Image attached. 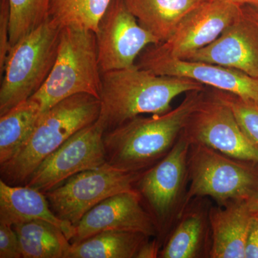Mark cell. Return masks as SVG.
<instances>
[{"label":"cell","mask_w":258,"mask_h":258,"mask_svg":"<svg viewBox=\"0 0 258 258\" xmlns=\"http://www.w3.org/2000/svg\"><path fill=\"white\" fill-rule=\"evenodd\" d=\"M24 258H69L71 241L59 227L45 221L13 226Z\"/></svg>","instance_id":"21"},{"label":"cell","mask_w":258,"mask_h":258,"mask_svg":"<svg viewBox=\"0 0 258 258\" xmlns=\"http://www.w3.org/2000/svg\"><path fill=\"white\" fill-rule=\"evenodd\" d=\"M186 60L225 66L258 79V8L241 6L235 18L215 41Z\"/></svg>","instance_id":"13"},{"label":"cell","mask_w":258,"mask_h":258,"mask_svg":"<svg viewBox=\"0 0 258 258\" xmlns=\"http://www.w3.org/2000/svg\"><path fill=\"white\" fill-rule=\"evenodd\" d=\"M196 91H205V86L187 78L157 75L137 64L103 72L98 120L106 132L139 115L170 111L174 98Z\"/></svg>","instance_id":"2"},{"label":"cell","mask_w":258,"mask_h":258,"mask_svg":"<svg viewBox=\"0 0 258 258\" xmlns=\"http://www.w3.org/2000/svg\"><path fill=\"white\" fill-rule=\"evenodd\" d=\"M101 101L81 93L62 100L40 115L26 145L1 165L2 179L8 184H25L39 164L81 129L99 118Z\"/></svg>","instance_id":"3"},{"label":"cell","mask_w":258,"mask_h":258,"mask_svg":"<svg viewBox=\"0 0 258 258\" xmlns=\"http://www.w3.org/2000/svg\"><path fill=\"white\" fill-rule=\"evenodd\" d=\"M249 209L252 213L258 215V189L254 195L247 201Z\"/></svg>","instance_id":"30"},{"label":"cell","mask_w":258,"mask_h":258,"mask_svg":"<svg viewBox=\"0 0 258 258\" xmlns=\"http://www.w3.org/2000/svg\"><path fill=\"white\" fill-rule=\"evenodd\" d=\"M37 220L59 227L70 241L74 237L75 226L55 215L45 194L25 185L13 186L0 180V222L14 226Z\"/></svg>","instance_id":"18"},{"label":"cell","mask_w":258,"mask_h":258,"mask_svg":"<svg viewBox=\"0 0 258 258\" xmlns=\"http://www.w3.org/2000/svg\"><path fill=\"white\" fill-rule=\"evenodd\" d=\"M150 237L139 232L107 230L72 244L69 258H136Z\"/></svg>","instance_id":"22"},{"label":"cell","mask_w":258,"mask_h":258,"mask_svg":"<svg viewBox=\"0 0 258 258\" xmlns=\"http://www.w3.org/2000/svg\"><path fill=\"white\" fill-rule=\"evenodd\" d=\"M212 93L232 110L244 133L258 147V104L219 90Z\"/></svg>","instance_id":"25"},{"label":"cell","mask_w":258,"mask_h":258,"mask_svg":"<svg viewBox=\"0 0 258 258\" xmlns=\"http://www.w3.org/2000/svg\"><path fill=\"white\" fill-rule=\"evenodd\" d=\"M136 64L160 76L187 78L258 104V79L238 70L159 55L149 47L139 56Z\"/></svg>","instance_id":"12"},{"label":"cell","mask_w":258,"mask_h":258,"mask_svg":"<svg viewBox=\"0 0 258 258\" xmlns=\"http://www.w3.org/2000/svg\"><path fill=\"white\" fill-rule=\"evenodd\" d=\"M102 72L96 32L69 25L61 31L55 64L43 86L31 97L42 113L74 95H91L99 99Z\"/></svg>","instance_id":"4"},{"label":"cell","mask_w":258,"mask_h":258,"mask_svg":"<svg viewBox=\"0 0 258 258\" xmlns=\"http://www.w3.org/2000/svg\"><path fill=\"white\" fill-rule=\"evenodd\" d=\"M10 11L9 0H0V76L4 74L5 64L12 49L10 40Z\"/></svg>","instance_id":"26"},{"label":"cell","mask_w":258,"mask_h":258,"mask_svg":"<svg viewBox=\"0 0 258 258\" xmlns=\"http://www.w3.org/2000/svg\"><path fill=\"white\" fill-rule=\"evenodd\" d=\"M105 132L98 120L80 130L39 164L25 186L45 193L75 174L104 164Z\"/></svg>","instance_id":"10"},{"label":"cell","mask_w":258,"mask_h":258,"mask_svg":"<svg viewBox=\"0 0 258 258\" xmlns=\"http://www.w3.org/2000/svg\"><path fill=\"white\" fill-rule=\"evenodd\" d=\"M255 164L190 144L186 207L195 198H210L220 206L247 201L258 189Z\"/></svg>","instance_id":"6"},{"label":"cell","mask_w":258,"mask_h":258,"mask_svg":"<svg viewBox=\"0 0 258 258\" xmlns=\"http://www.w3.org/2000/svg\"><path fill=\"white\" fill-rule=\"evenodd\" d=\"M206 0H124L142 28L165 42L180 23Z\"/></svg>","instance_id":"19"},{"label":"cell","mask_w":258,"mask_h":258,"mask_svg":"<svg viewBox=\"0 0 258 258\" xmlns=\"http://www.w3.org/2000/svg\"><path fill=\"white\" fill-rule=\"evenodd\" d=\"M253 213L247 201L210 208L211 258H245Z\"/></svg>","instance_id":"16"},{"label":"cell","mask_w":258,"mask_h":258,"mask_svg":"<svg viewBox=\"0 0 258 258\" xmlns=\"http://www.w3.org/2000/svg\"><path fill=\"white\" fill-rule=\"evenodd\" d=\"M224 1L228 2L232 4L239 5V6L251 5V6L258 8V0H224Z\"/></svg>","instance_id":"31"},{"label":"cell","mask_w":258,"mask_h":258,"mask_svg":"<svg viewBox=\"0 0 258 258\" xmlns=\"http://www.w3.org/2000/svg\"><path fill=\"white\" fill-rule=\"evenodd\" d=\"M224 0H206L181 21L165 42L149 46L159 55L186 60L221 35L240 9Z\"/></svg>","instance_id":"14"},{"label":"cell","mask_w":258,"mask_h":258,"mask_svg":"<svg viewBox=\"0 0 258 258\" xmlns=\"http://www.w3.org/2000/svg\"><path fill=\"white\" fill-rule=\"evenodd\" d=\"M41 113L39 103L30 98L0 115V165L13 159L26 145Z\"/></svg>","instance_id":"20"},{"label":"cell","mask_w":258,"mask_h":258,"mask_svg":"<svg viewBox=\"0 0 258 258\" xmlns=\"http://www.w3.org/2000/svg\"><path fill=\"white\" fill-rule=\"evenodd\" d=\"M157 240L146 241L139 249L136 258H156L159 257V244Z\"/></svg>","instance_id":"29"},{"label":"cell","mask_w":258,"mask_h":258,"mask_svg":"<svg viewBox=\"0 0 258 258\" xmlns=\"http://www.w3.org/2000/svg\"><path fill=\"white\" fill-rule=\"evenodd\" d=\"M141 174L120 170L106 162L75 174L44 194L55 215L75 226L106 199L135 189Z\"/></svg>","instance_id":"8"},{"label":"cell","mask_w":258,"mask_h":258,"mask_svg":"<svg viewBox=\"0 0 258 258\" xmlns=\"http://www.w3.org/2000/svg\"><path fill=\"white\" fill-rule=\"evenodd\" d=\"M101 72L128 69L147 47L159 40L141 26L124 0H111L96 32Z\"/></svg>","instance_id":"11"},{"label":"cell","mask_w":258,"mask_h":258,"mask_svg":"<svg viewBox=\"0 0 258 258\" xmlns=\"http://www.w3.org/2000/svg\"><path fill=\"white\" fill-rule=\"evenodd\" d=\"M255 8H256V7H255Z\"/></svg>","instance_id":"32"},{"label":"cell","mask_w":258,"mask_h":258,"mask_svg":"<svg viewBox=\"0 0 258 258\" xmlns=\"http://www.w3.org/2000/svg\"><path fill=\"white\" fill-rule=\"evenodd\" d=\"M199 198L191 200L175 222L164 247L161 258L210 257L211 248L209 211Z\"/></svg>","instance_id":"17"},{"label":"cell","mask_w":258,"mask_h":258,"mask_svg":"<svg viewBox=\"0 0 258 258\" xmlns=\"http://www.w3.org/2000/svg\"><path fill=\"white\" fill-rule=\"evenodd\" d=\"M51 0H9L12 47L50 19Z\"/></svg>","instance_id":"24"},{"label":"cell","mask_w":258,"mask_h":258,"mask_svg":"<svg viewBox=\"0 0 258 258\" xmlns=\"http://www.w3.org/2000/svg\"><path fill=\"white\" fill-rule=\"evenodd\" d=\"M205 91L186 93L174 109L150 117L139 115L105 132L107 163L126 172L142 173L168 154L203 99Z\"/></svg>","instance_id":"1"},{"label":"cell","mask_w":258,"mask_h":258,"mask_svg":"<svg viewBox=\"0 0 258 258\" xmlns=\"http://www.w3.org/2000/svg\"><path fill=\"white\" fill-rule=\"evenodd\" d=\"M23 257L14 227L0 222V258Z\"/></svg>","instance_id":"27"},{"label":"cell","mask_w":258,"mask_h":258,"mask_svg":"<svg viewBox=\"0 0 258 258\" xmlns=\"http://www.w3.org/2000/svg\"><path fill=\"white\" fill-rule=\"evenodd\" d=\"M183 133L190 144L258 164V147L244 133L232 110L212 93L204 95Z\"/></svg>","instance_id":"9"},{"label":"cell","mask_w":258,"mask_h":258,"mask_svg":"<svg viewBox=\"0 0 258 258\" xmlns=\"http://www.w3.org/2000/svg\"><path fill=\"white\" fill-rule=\"evenodd\" d=\"M245 258H258V215L256 214H253L246 244Z\"/></svg>","instance_id":"28"},{"label":"cell","mask_w":258,"mask_h":258,"mask_svg":"<svg viewBox=\"0 0 258 258\" xmlns=\"http://www.w3.org/2000/svg\"><path fill=\"white\" fill-rule=\"evenodd\" d=\"M111 0H51L50 18L63 28L82 27L96 32Z\"/></svg>","instance_id":"23"},{"label":"cell","mask_w":258,"mask_h":258,"mask_svg":"<svg viewBox=\"0 0 258 258\" xmlns=\"http://www.w3.org/2000/svg\"><path fill=\"white\" fill-rule=\"evenodd\" d=\"M190 142L181 133L170 152L142 173L136 189L147 203L148 211L164 233L175 223L186 207L187 195V158Z\"/></svg>","instance_id":"7"},{"label":"cell","mask_w":258,"mask_h":258,"mask_svg":"<svg viewBox=\"0 0 258 258\" xmlns=\"http://www.w3.org/2000/svg\"><path fill=\"white\" fill-rule=\"evenodd\" d=\"M107 230L139 232L148 237L158 233L154 219L142 205L137 189L116 194L89 210L75 225L71 244H77Z\"/></svg>","instance_id":"15"},{"label":"cell","mask_w":258,"mask_h":258,"mask_svg":"<svg viewBox=\"0 0 258 258\" xmlns=\"http://www.w3.org/2000/svg\"><path fill=\"white\" fill-rule=\"evenodd\" d=\"M62 29L50 18L12 47L1 77L0 115L43 86L55 64Z\"/></svg>","instance_id":"5"}]
</instances>
